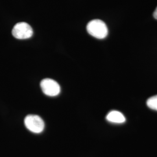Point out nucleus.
Returning <instances> with one entry per match:
<instances>
[{
  "instance_id": "2",
  "label": "nucleus",
  "mask_w": 157,
  "mask_h": 157,
  "mask_svg": "<svg viewBox=\"0 0 157 157\" xmlns=\"http://www.w3.org/2000/svg\"><path fill=\"white\" fill-rule=\"evenodd\" d=\"M26 128L34 133H40L44 129V122L41 118L36 115H29L25 118Z\"/></svg>"
},
{
  "instance_id": "5",
  "label": "nucleus",
  "mask_w": 157,
  "mask_h": 157,
  "mask_svg": "<svg viewBox=\"0 0 157 157\" xmlns=\"http://www.w3.org/2000/svg\"><path fill=\"white\" fill-rule=\"evenodd\" d=\"M106 119L111 123L116 124H124L126 121V118L122 112L118 111H111L107 114Z\"/></svg>"
},
{
  "instance_id": "3",
  "label": "nucleus",
  "mask_w": 157,
  "mask_h": 157,
  "mask_svg": "<svg viewBox=\"0 0 157 157\" xmlns=\"http://www.w3.org/2000/svg\"><path fill=\"white\" fill-rule=\"evenodd\" d=\"M12 33L17 39H28L33 36V30L28 23L19 22L14 26Z\"/></svg>"
},
{
  "instance_id": "1",
  "label": "nucleus",
  "mask_w": 157,
  "mask_h": 157,
  "mask_svg": "<svg viewBox=\"0 0 157 157\" xmlns=\"http://www.w3.org/2000/svg\"><path fill=\"white\" fill-rule=\"evenodd\" d=\"M87 30L91 36L98 39H105L108 33L106 24L100 19H94L88 23Z\"/></svg>"
},
{
  "instance_id": "4",
  "label": "nucleus",
  "mask_w": 157,
  "mask_h": 157,
  "mask_svg": "<svg viewBox=\"0 0 157 157\" xmlns=\"http://www.w3.org/2000/svg\"><path fill=\"white\" fill-rule=\"evenodd\" d=\"M40 87L43 93L50 97H56L60 93L61 87L54 80L44 78L40 83Z\"/></svg>"
},
{
  "instance_id": "7",
  "label": "nucleus",
  "mask_w": 157,
  "mask_h": 157,
  "mask_svg": "<svg viewBox=\"0 0 157 157\" xmlns=\"http://www.w3.org/2000/svg\"><path fill=\"white\" fill-rule=\"evenodd\" d=\"M153 16H154V18H155V19H157V8L155 9V11L154 12V13H153Z\"/></svg>"
},
{
  "instance_id": "6",
  "label": "nucleus",
  "mask_w": 157,
  "mask_h": 157,
  "mask_svg": "<svg viewBox=\"0 0 157 157\" xmlns=\"http://www.w3.org/2000/svg\"><path fill=\"white\" fill-rule=\"evenodd\" d=\"M147 105L149 108L157 111V95L149 98L147 101Z\"/></svg>"
}]
</instances>
